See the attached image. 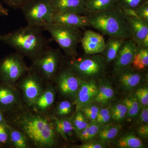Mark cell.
<instances>
[{
  "label": "cell",
  "instance_id": "1",
  "mask_svg": "<svg viewBox=\"0 0 148 148\" xmlns=\"http://www.w3.org/2000/svg\"><path fill=\"white\" fill-rule=\"evenodd\" d=\"M52 119L40 113L22 111L12 120L15 127L26 136L30 147L51 148L57 144V134Z\"/></svg>",
  "mask_w": 148,
  "mask_h": 148
},
{
  "label": "cell",
  "instance_id": "2",
  "mask_svg": "<svg viewBox=\"0 0 148 148\" xmlns=\"http://www.w3.org/2000/svg\"><path fill=\"white\" fill-rule=\"evenodd\" d=\"M42 29L28 25L0 35V41L13 48L21 55L34 59L48 47Z\"/></svg>",
  "mask_w": 148,
  "mask_h": 148
},
{
  "label": "cell",
  "instance_id": "3",
  "mask_svg": "<svg viewBox=\"0 0 148 148\" xmlns=\"http://www.w3.org/2000/svg\"><path fill=\"white\" fill-rule=\"evenodd\" d=\"M88 16L90 27L103 34L110 37L132 39L125 16L121 8L117 5Z\"/></svg>",
  "mask_w": 148,
  "mask_h": 148
},
{
  "label": "cell",
  "instance_id": "4",
  "mask_svg": "<svg viewBox=\"0 0 148 148\" xmlns=\"http://www.w3.org/2000/svg\"><path fill=\"white\" fill-rule=\"evenodd\" d=\"M87 55L77 58H72L68 62L69 67L83 80L101 78L108 64L106 58L101 53Z\"/></svg>",
  "mask_w": 148,
  "mask_h": 148
},
{
  "label": "cell",
  "instance_id": "5",
  "mask_svg": "<svg viewBox=\"0 0 148 148\" xmlns=\"http://www.w3.org/2000/svg\"><path fill=\"white\" fill-rule=\"evenodd\" d=\"M43 29L50 34L66 55L72 58L75 57L77 47L82 37L79 29L53 23Z\"/></svg>",
  "mask_w": 148,
  "mask_h": 148
},
{
  "label": "cell",
  "instance_id": "6",
  "mask_svg": "<svg viewBox=\"0 0 148 148\" xmlns=\"http://www.w3.org/2000/svg\"><path fill=\"white\" fill-rule=\"evenodd\" d=\"M21 10L28 25L43 29L53 23L54 11L50 0H31Z\"/></svg>",
  "mask_w": 148,
  "mask_h": 148
},
{
  "label": "cell",
  "instance_id": "7",
  "mask_svg": "<svg viewBox=\"0 0 148 148\" xmlns=\"http://www.w3.org/2000/svg\"><path fill=\"white\" fill-rule=\"evenodd\" d=\"M29 69L26 66L22 55L12 53L0 60V82L13 86V84Z\"/></svg>",
  "mask_w": 148,
  "mask_h": 148
},
{
  "label": "cell",
  "instance_id": "8",
  "mask_svg": "<svg viewBox=\"0 0 148 148\" xmlns=\"http://www.w3.org/2000/svg\"><path fill=\"white\" fill-rule=\"evenodd\" d=\"M61 60L59 49L48 47L33 59V68L34 72L40 76L46 79H51L57 73Z\"/></svg>",
  "mask_w": 148,
  "mask_h": 148
},
{
  "label": "cell",
  "instance_id": "9",
  "mask_svg": "<svg viewBox=\"0 0 148 148\" xmlns=\"http://www.w3.org/2000/svg\"><path fill=\"white\" fill-rule=\"evenodd\" d=\"M25 103L33 107L40 94L43 91L42 77L36 72H29L20 82Z\"/></svg>",
  "mask_w": 148,
  "mask_h": 148
},
{
  "label": "cell",
  "instance_id": "10",
  "mask_svg": "<svg viewBox=\"0 0 148 148\" xmlns=\"http://www.w3.org/2000/svg\"><path fill=\"white\" fill-rule=\"evenodd\" d=\"M57 83L61 94L74 101L79 89L80 79L73 70L69 67L63 69L57 75Z\"/></svg>",
  "mask_w": 148,
  "mask_h": 148
},
{
  "label": "cell",
  "instance_id": "11",
  "mask_svg": "<svg viewBox=\"0 0 148 148\" xmlns=\"http://www.w3.org/2000/svg\"><path fill=\"white\" fill-rule=\"evenodd\" d=\"M98 86L95 80H83L80 79V86L73 104L75 112L86 106L94 103L98 91Z\"/></svg>",
  "mask_w": 148,
  "mask_h": 148
},
{
  "label": "cell",
  "instance_id": "12",
  "mask_svg": "<svg viewBox=\"0 0 148 148\" xmlns=\"http://www.w3.org/2000/svg\"><path fill=\"white\" fill-rule=\"evenodd\" d=\"M115 73L118 82L127 91L133 90L138 87L146 78V74L143 71H138L131 66Z\"/></svg>",
  "mask_w": 148,
  "mask_h": 148
},
{
  "label": "cell",
  "instance_id": "13",
  "mask_svg": "<svg viewBox=\"0 0 148 148\" xmlns=\"http://www.w3.org/2000/svg\"><path fill=\"white\" fill-rule=\"evenodd\" d=\"M53 23L77 29L90 27L88 15L70 12H54Z\"/></svg>",
  "mask_w": 148,
  "mask_h": 148
},
{
  "label": "cell",
  "instance_id": "14",
  "mask_svg": "<svg viewBox=\"0 0 148 148\" xmlns=\"http://www.w3.org/2000/svg\"><path fill=\"white\" fill-rule=\"evenodd\" d=\"M137 46V44L132 39H127L125 40L114 61L115 73L131 66Z\"/></svg>",
  "mask_w": 148,
  "mask_h": 148
},
{
  "label": "cell",
  "instance_id": "15",
  "mask_svg": "<svg viewBox=\"0 0 148 148\" xmlns=\"http://www.w3.org/2000/svg\"><path fill=\"white\" fill-rule=\"evenodd\" d=\"M80 42L85 53L88 55L102 53L106 42L102 35L91 30H87L84 32Z\"/></svg>",
  "mask_w": 148,
  "mask_h": 148
},
{
  "label": "cell",
  "instance_id": "16",
  "mask_svg": "<svg viewBox=\"0 0 148 148\" xmlns=\"http://www.w3.org/2000/svg\"><path fill=\"white\" fill-rule=\"evenodd\" d=\"M19 100L12 86L0 82V110L5 114L18 106Z\"/></svg>",
  "mask_w": 148,
  "mask_h": 148
},
{
  "label": "cell",
  "instance_id": "17",
  "mask_svg": "<svg viewBox=\"0 0 148 148\" xmlns=\"http://www.w3.org/2000/svg\"><path fill=\"white\" fill-rule=\"evenodd\" d=\"M54 12H70L78 14H87L85 0H50Z\"/></svg>",
  "mask_w": 148,
  "mask_h": 148
},
{
  "label": "cell",
  "instance_id": "18",
  "mask_svg": "<svg viewBox=\"0 0 148 148\" xmlns=\"http://www.w3.org/2000/svg\"><path fill=\"white\" fill-rule=\"evenodd\" d=\"M132 39L137 45L148 35V23L139 17L125 16Z\"/></svg>",
  "mask_w": 148,
  "mask_h": 148
},
{
  "label": "cell",
  "instance_id": "19",
  "mask_svg": "<svg viewBox=\"0 0 148 148\" xmlns=\"http://www.w3.org/2000/svg\"><path fill=\"white\" fill-rule=\"evenodd\" d=\"M55 99L54 88L49 86L41 93L34 105L33 106L34 111L37 112H44L53 105Z\"/></svg>",
  "mask_w": 148,
  "mask_h": 148
},
{
  "label": "cell",
  "instance_id": "20",
  "mask_svg": "<svg viewBox=\"0 0 148 148\" xmlns=\"http://www.w3.org/2000/svg\"><path fill=\"white\" fill-rule=\"evenodd\" d=\"M125 40L114 37L109 38L101 53L106 58L107 64L114 61Z\"/></svg>",
  "mask_w": 148,
  "mask_h": 148
},
{
  "label": "cell",
  "instance_id": "21",
  "mask_svg": "<svg viewBox=\"0 0 148 148\" xmlns=\"http://www.w3.org/2000/svg\"><path fill=\"white\" fill-rule=\"evenodd\" d=\"M73 119L72 117H64L53 118L56 133L66 140H69V138L73 136L75 131Z\"/></svg>",
  "mask_w": 148,
  "mask_h": 148
},
{
  "label": "cell",
  "instance_id": "22",
  "mask_svg": "<svg viewBox=\"0 0 148 148\" xmlns=\"http://www.w3.org/2000/svg\"><path fill=\"white\" fill-rule=\"evenodd\" d=\"M114 95V91L110 83L107 80L102 79L98 86V93L94 102L106 106L113 99Z\"/></svg>",
  "mask_w": 148,
  "mask_h": 148
},
{
  "label": "cell",
  "instance_id": "23",
  "mask_svg": "<svg viewBox=\"0 0 148 148\" xmlns=\"http://www.w3.org/2000/svg\"><path fill=\"white\" fill-rule=\"evenodd\" d=\"M118 0H85V5L87 15H91L107 10L116 5Z\"/></svg>",
  "mask_w": 148,
  "mask_h": 148
},
{
  "label": "cell",
  "instance_id": "24",
  "mask_svg": "<svg viewBox=\"0 0 148 148\" xmlns=\"http://www.w3.org/2000/svg\"><path fill=\"white\" fill-rule=\"evenodd\" d=\"M7 127L9 131L10 147L15 148L29 147L30 146L27 138L21 131L16 127H14L9 123Z\"/></svg>",
  "mask_w": 148,
  "mask_h": 148
},
{
  "label": "cell",
  "instance_id": "25",
  "mask_svg": "<svg viewBox=\"0 0 148 148\" xmlns=\"http://www.w3.org/2000/svg\"><path fill=\"white\" fill-rule=\"evenodd\" d=\"M148 66V48L137 45L131 66L133 69L143 71Z\"/></svg>",
  "mask_w": 148,
  "mask_h": 148
},
{
  "label": "cell",
  "instance_id": "26",
  "mask_svg": "<svg viewBox=\"0 0 148 148\" xmlns=\"http://www.w3.org/2000/svg\"><path fill=\"white\" fill-rule=\"evenodd\" d=\"M115 144L118 147L121 148H141L144 147L140 138L132 134L121 136L118 139Z\"/></svg>",
  "mask_w": 148,
  "mask_h": 148
},
{
  "label": "cell",
  "instance_id": "27",
  "mask_svg": "<svg viewBox=\"0 0 148 148\" xmlns=\"http://www.w3.org/2000/svg\"><path fill=\"white\" fill-rule=\"evenodd\" d=\"M120 129L119 125L109 124L102 127L98 135L99 141L105 143L113 140L116 138Z\"/></svg>",
  "mask_w": 148,
  "mask_h": 148
},
{
  "label": "cell",
  "instance_id": "28",
  "mask_svg": "<svg viewBox=\"0 0 148 148\" xmlns=\"http://www.w3.org/2000/svg\"><path fill=\"white\" fill-rule=\"evenodd\" d=\"M123 102L127 107V112L126 118L130 120L138 116L142 108V106L139 103L135 95H130L125 98Z\"/></svg>",
  "mask_w": 148,
  "mask_h": 148
},
{
  "label": "cell",
  "instance_id": "29",
  "mask_svg": "<svg viewBox=\"0 0 148 148\" xmlns=\"http://www.w3.org/2000/svg\"><path fill=\"white\" fill-rule=\"evenodd\" d=\"M103 126L96 121H90L85 129L77 134L80 140L84 142L90 141L98 135L101 128Z\"/></svg>",
  "mask_w": 148,
  "mask_h": 148
},
{
  "label": "cell",
  "instance_id": "30",
  "mask_svg": "<svg viewBox=\"0 0 148 148\" xmlns=\"http://www.w3.org/2000/svg\"><path fill=\"white\" fill-rule=\"evenodd\" d=\"M112 117L116 122L122 121L126 118L127 109L126 105L123 102L117 103L111 108Z\"/></svg>",
  "mask_w": 148,
  "mask_h": 148
},
{
  "label": "cell",
  "instance_id": "31",
  "mask_svg": "<svg viewBox=\"0 0 148 148\" xmlns=\"http://www.w3.org/2000/svg\"><path fill=\"white\" fill-rule=\"evenodd\" d=\"M73 122L75 132L77 135L87 127L89 123L88 120L81 110L76 112L73 119Z\"/></svg>",
  "mask_w": 148,
  "mask_h": 148
},
{
  "label": "cell",
  "instance_id": "32",
  "mask_svg": "<svg viewBox=\"0 0 148 148\" xmlns=\"http://www.w3.org/2000/svg\"><path fill=\"white\" fill-rule=\"evenodd\" d=\"M99 110L100 109L99 107L97 105L94 104V103H92L83 108L80 110L82 112L88 120H89L90 121H95Z\"/></svg>",
  "mask_w": 148,
  "mask_h": 148
},
{
  "label": "cell",
  "instance_id": "33",
  "mask_svg": "<svg viewBox=\"0 0 148 148\" xmlns=\"http://www.w3.org/2000/svg\"><path fill=\"white\" fill-rule=\"evenodd\" d=\"M73 108V104L70 101H61L56 107V114L58 116H66L71 113Z\"/></svg>",
  "mask_w": 148,
  "mask_h": 148
},
{
  "label": "cell",
  "instance_id": "34",
  "mask_svg": "<svg viewBox=\"0 0 148 148\" xmlns=\"http://www.w3.org/2000/svg\"><path fill=\"white\" fill-rule=\"evenodd\" d=\"M148 0H118L116 5L121 8L136 9Z\"/></svg>",
  "mask_w": 148,
  "mask_h": 148
},
{
  "label": "cell",
  "instance_id": "35",
  "mask_svg": "<svg viewBox=\"0 0 148 148\" xmlns=\"http://www.w3.org/2000/svg\"><path fill=\"white\" fill-rule=\"evenodd\" d=\"M7 124L0 123V148L10 147L9 131Z\"/></svg>",
  "mask_w": 148,
  "mask_h": 148
},
{
  "label": "cell",
  "instance_id": "36",
  "mask_svg": "<svg viewBox=\"0 0 148 148\" xmlns=\"http://www.w3.org/2000/svg\"><path fill=\"white\" fill-rule=\"evenodd\" d=\"M111 118L112 117L111 108H103L99 110L95 121L103 125L108 123Z\"/></svg>",
  "mask_w": 148,
  "mask_h": 148
},
{
  "label": "cell",
  "instance_id": "37",
  "mask_svg": "<svg viewBox=\"0 0 148 148\" xmlns=\"http://www.w3.org/2000/svg\"><path fill=\"white\" fill-rule=\"evenodd\" d=\"M134 95L142 106L148 105V88L147 87H143L138 88Z\"/></svg>",
  "mask_w": 148,
  "mask_h": 148
},
{
  "label": "cell",
  "instance_id": "38",
  "mask_svg": "<svg viewBox=\"0 0 148 148\" xmlns=\"http://www.w3.org/2000/svg\"><path fill=\"white\" fill-rule=\"evenodd\" d=\"M138 17L148 23V1L136 9Z\"/></svg>",
  "mask_w": 148,
  "mask_h": 148
},
{
  "label": "cell",
  "instance_id": "39",
  "mask_svg": "<svg viewBox=\"0 0 148 148\" xmlns=\"http://www.w3.org/2000/svg\"><path fill=\"white\" fill-rule=\"evenodd\" d=\"M31 0H3L7 5L14 9H21Z\"/></svg>",
  "mask_w": 148,
  "mask_h": 148
},
{
  "label": "cell",
  "instance_id": "40",
  "mask_svg": "<svg viewBox=\"0 0 148 148\" xmlns=\"http://www.w3.org/2000/svg\"><path fill=\"white\" fill-rule=\"evenodd\" d=\"M104 143L101 141H87L80 145L76 146V147L79 148H103L106 147Z\"/></svg>",
  "mask_w": 148,
  "mask_h": 148
},
{
  "label": "cell",
  "instance_id": "41",
  "mask_svg": "<svg viewBox=\"0 0 148 148\" xmlns=\"http://www.w3.org/2000/svg\"><path fill=\"white\" fill-rule=\"evenodd\" d=\"M139 117L138 121L140 125L146 124L148 123V106H142L141 111L138 116Z\"/></svg>",
  "mask_w": 148,
  "mask_h": 148
},
{
  "label": "cell",
  "instance_id": "42",
  "mask_svg": "<svg viewBox=\"0 0 148 148\" xmlns=\"http://www.w3.org/2000/svg\"><path fill=\"white\" fill-rule=\"evenodd\" d=\"M138 134L142 138H146L148 137V123L140 125L137 130Z\"/></svg>",
  "mask_w": 148,
  "mask_h": 148
},
{
  "label": "cell",
  "instance_id": "43",
  "mask_svg": "<svg viewBox=\"0 0 148 148\" xmlns=\"http://www.w3.org/2000/svg\"><path fill=\"white\" fill-rule=\"evenodd\" d=\"M125 16L138 17L136 9L131 8H121Z\"/></svg>",
  "mask_w": 148,
  "mask_h": 148
},
{
  "label": "cell",
  "instance_id": "44",
  "mask_svg": "<svg viewBox=\"0 0 148 148\" xmlns=\"http://www.w3.org/2000/svg\"><path fill=\"white\" fill-rule=\"evenodd\" d=\"M8 10L5 8L0 1V16H6L8 15Z\"/></svg>",
  "mask_w": 148,
  "mask_h": 148
},
{
  "label": "cell",
  "instance_id": "45",
  "mask_svg": "<svg viewBox=\"0 0 148 148\" xmlns=\"http://www.w3.org/2000/svg\"><path fill=\"white\" fill-rule=\"evenodd\" d=\"M0 123L4 124H8V122L6 118L4 113L1 110H0Z\"/></svg>",
  "mask_w": 148,
  "mask_h": 148
},
{
  "label": "cell",
  "instance_id": "46",
  "mask_svg": "<svg viewBox=\"0 0 148 148\" xmlns=\"http://www.w3.org/2000/svg\"><path fill=\"white\" fill-rule=\"evenodd\" d=\"M138 45L141 46L143 47L148 48V35L143 39V40Z\"/></svg>",
  "mask_w": 148,
  "mask_h": 148
}]
</instances>
